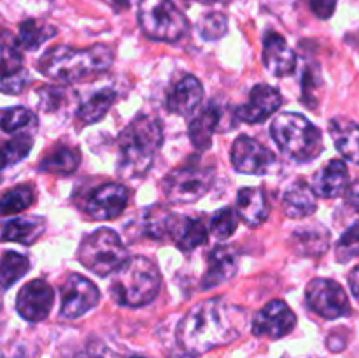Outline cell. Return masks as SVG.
<instances>
[{
    "mask_svg": "<svg viewBox=\"0 0 359 358\" xmlns=\"http://www.w3.org/2000/svg\"><path fill=\"white\" fill-rule=\"evenodd\" d=\"M245 323V312L224 298H210L186 312L177 329V340L186 351L202 354L237 339Z\"/></svg>",
    "mask_w": 359,
    "mask_h": 358,
    "instance_id": "cell-1",
    "label": "cell"
},
{
    "mask_svg": "<svg viewBox=\"0 0 359 358\" xmlns=\"http://www.w3.org/2000/svg\"><path fill=\"white\" fill-rule=\"evenodd\" d=\"M114 55L105 44L76 49L69 46L53 48L39 62V70L44 76L62 83H76L86 77L105 72L111 67Z\"/></svg>",
    "mask_w": 359,
    "mask_h": 358,
    "instance_id": "cell-2",
    "label": "cell"
},
{
    "mask_svg": "<svg viewBox=\"0 0 359 358\" xmlns=\"http://www.w3.org/2000/svg\"><path fill=\"white\" fill-rule=\"evenodd\" d=\"M163 142L160 123L149 116L137 118L119 133V174L123 178H142L153 165Z\"/></svg>",
    "mask_w": 359,
    "mask_h": 358,
    "instance_id": "cell-3",
    "label": "cell"
},
{
    "mask_svg": "<svg viewBox=\"0 0 359 358\" xmlns=\"http://www.w3.org/2000/svg\"><path fill=\"white\" fill-rule=\"evenodd\" d=\"M161 286L156 263L147 256H132L114 272L111 295L114 300L128 307H142L154 300Z\"/></svg>",
    "mask_w": 359,
    "mask_h": 358,
    "instance_id": "cell-4",
    "label": "cell"
},
{
    "mask_svg": "<svg viewBox=\"0 0 359 358\" xmlns=\"http://www.w3.org/2000/svg\"><path fill=\"white\" fill-rule=\"evenodd\" d=\"M270 132L280 151L297 161L314 160L325 147L318 126L298 112H280L272 121Z\"/></svg>",
    "mask_w": 359,
    "mask_h": 358,
    "instance_id": "cell-5",
    "label": "cell"
},
{
    "mask_svg": "<svg viewBox=\"0 0 359 358\" xmlns=\"http://www.w3.org/2000/svg\"><path fill=\"white\" fill-rule=\"evenodd\" d=\"M126 260V248L111 228H98L84 237L79 246V262L100 277L114 274Z\"/></svg>",
    "mask_w": 359,
    "mask_h": 358,
    "instance_id": "cell-6",
    "label": "cell"
},
{
    "mask_svg": "<svg viewBox=\"0 0 359 358\" xmlns=\"http://www.w3.org/2000/svg\"><path fill=\"white\" fill-rule=\"evenodd\" d=\"M139 25L156 41H179L188 32V20L172 0H140Z\"/></svg>",
    "mask_w": 359,
    "mask_h": 358,
    "instance_id": "cell-7",
    "label": "cell"
},
{
    "mask_svg": "<svg viewBox=\"0 0 359 358\" xmlns=\"http://www.w3.org/2000/svg\"><path fill=\"white\" fill-rule=\"evenodd\" d=\"M214 179V168L210 167H182L175 168L163 179V192L170 202L191 204L202 199L209 192Z\"/></svg>",
    "mask_w": 359,
    "mask_h": 358,
    "instance_id": "cell-8",
    "label": "cell"
},
{
    "mask_svg": "<svg viewBox=\"0 0 359 358\" xmlns=\"http://www.w3.org/2000/svg\"><path fill=\"white\" fill-rule=\"evenodd\" d=\"M307 304L316 314L325 319H337L351 312L349 298L337 281L318 277L307 284Z\"/></svg>",
    "mask_w": 359,
    "mask_h": 358,
    "instance_id": "cell-9",
    "label": "cell"
},
{
    "mask_svg": "<svg viewBox=\"0 0 359 358\" xmlns=\"http://www.w3.org/2000/svg\"><path fill=\"white\" fill-rule=\"evenodd\" d=\"M60 297H62V316L67 319H76L79 316L86 314L90 309L100 300V291L86 277L79 274H70L65 283L60 288Z\"/></svg>",
    "mask_w": 359,
    "mask_h": 358,
    "instance_id": "cell-10",
    "label": "cell"
},
{
    "mask_svg": "<svg viewBox=\"0 0 359 358\" xmlns=\"http://www.w3.org/2000/svg\"><path fill=\"white\" fill-rule=\"evenodd\" d=\"M130 192L121 183H105L98 186L84 202L83 211L98 221H109L118 218L128 204Z\"/></svg>",
    "mask_w": 359,
    "mask_h": 358,
    "instance_id": "cell-11",
    "label": "cell"
},
{
    "mask_svg": "<svg viewBox=\"0 0 359 358\" xmlns=\"http://www.w3.org/2000/svg\"><path fill=\"white\" fill-rule=\"evenodd\" d=\"M231 164L242 174L263 175L272 171L276 157L269 147L251 137H238L231 146Z\"/></svg>",
    "mask_w": 359,
    "mask_h": 358,
    "instance_id": "cell-12",
    "label": "cell"
},
{
    "mask_svg": "<svg viewBox=\"0 0 359 358\" xmlns=\"http://www.w3.org/2000/svg\"><path fill=\"white\" fill-rule=\"evenodd\" d=\"M297 325V316L283 300H272L252 319V333L269 339H280L291 333Z\"/></svg>",
    "mask_w": 359,
    "mask_h": 358,
    "instance_id": "cell-13",
    "label": "cell"
},
{
    "mask_svg": "<svg viewBox=\"0 0 359 358\" xmlns=\"http://www.w3.org/2000/svg\"><path fill=\"white\" fill-rule=\"evenodd\" d=\"M55 302V291L44 279H34L25 284L16 298V311L27 321L37 323L48 318Z\"/></svg>",
    "mask_w": 359,
    "mask_h": 358,
    "instance_id": "cell-14",
    "label": "cell"
},
{
    "mask_svg": "<svg viewBox=\"0 0 359 358\" xmlns=\"http://www.w3.org/2000/svg\"><path fill=\"white\" fill-rule=\"evenodd\" d=\"M283 104L279 91L270 84H256L249 93V100L237 109V118L245 123H262Z\"/></svg>",
    "mask_w": 359,
    "mask_h": 358,
    "instance_id": "cell-15",
    "label": "cell"
},
{
    "mask_svg": "<svg viewBox=\"0 0 359 358\" xmlns=\"http://www.w3.org/2000/svg\"><path fill=\"white\" fill-rule=\"evenodd\" d=\"M263 63L270 74L277 77L290 76L297 67V55L286 39L276 32H269L263 42Z\"/></svg>",
    "mask_w": 359,
    "mask_h": 358,
    "instance_id": "cell-16",
    "label": "cell"
},
{
    "mask_svg": "<svg viewBox=\"0 0 359 358\" xmlns=\"http://www.w3.org/2000/svg\"><path fill=\"white\" fill-rule=\"evenodd\" d=\"M203 100V86L195 76H184L172 84L167 95V109L174 114L189 116Z\"/></svg>",
    "mask_w": 359,
    "mask_h": 358,
    "instance_id": "cell-17",
    "label": "cell"
},
{
    "mask_svg": "<svg viewBox=\"0 0 359 358\" xmlns=\"http://www.w3.org/2000/svg\"><path fill=\"white\" fill-rule=\"evenodd\" d=\"M312 188L316 195L323 199H335L347 193L349 186V171L342 160H330L328 165L319 168L312 178Z\"/></svg>",
    "mask_w": 359,
    "mask_h": 358,
    "instance_id": "cell-18",
    "label": "cell"
},
{
    "mask_svg": "<svg viewBox=\"0 0 359 358\" xmlns=\"http://www.w3.org/2000/svg\"><path fill=\"white\" fill-rule=\"evenodd\" d=\"M238 270V256L230 246H217L209 255V265L202 279L203 290H210L230 281Z\"/></svg>",
    "mask_w": 359,
    "mask_h": 358,
    "instance_id": "cell-19",
    "label": "cell"
},
{
    "mask_svg": "<svg viewBox=\"0 0 359 358\" xmlns=\"http://www.w3.org/2000/svg\"><path fill=\"white\" fill-rule=\"evenodd\" d=\"M283 207L286 216L293 220H304V218L312 216L318 209V195L307 183L297 181L287 186L284 192Z\"/></svg>",
    "mask_w": 359,
    "mask_h": 358,
    "instance_id": "cell-20",
    "label": "cell"
},
{
    "mask_svg": "<svg viewBox=\"0 0 359 358\" xmlns=\"http://www.w3.org/2000/svg\"><path fill=\"white\" fill-rule=\"evenodd\" d=\"M237 213L249 227H258L270 214L269 200L262 188H242L237 195Z\"/></svg>",
    "mask_w": 359,
    "mask_h": 358,
    "instance_id": "cell-21",
    "label": "cell"
},
{
    "mask_svg": "<svg viewBox=\"0 0 359 358\" xmlns=\"http://www.w3.org/2000/svg\"><path fill=\"white\" fill-rule=\"evenodd\" d=\"M330 135L333 137L337 150L346 160L359 165V125L344 118H333L330 121Z\"/></svg>",
    "mask_w": 359,
    "mask_h": 358,
    "instance_id": "cell-22",
    "label": "cell"
},
{
    "mask_svg": "<svg viewBox=\"0 0 359 358\" xmlns=\"http://www.w3.org/2000/svg\"><path fill=\"white\" fill-rule=\"evenodd\" d=\"M170 235L181 251H191V249L205 244L207 237H209V230H207L205 223L200 218L177 216Z\"/></svg>",
    "mask_w": 359,
    "mask_h": 358,
    "instance_id": "cell-23",
    "label": "cell"
},
{
    "mask_svg": "<svg viewBox=\"0 0 359 358\" xmlns=\"http://www.w3.org/2000/svg\"><path fill=\"white\" fill-rule=\"evenodd\" d=\"M221 121V112L214 105H209L196 114V118L189 123V139L196 150L203 151L212 142V135Z\"/></svg>",
    "mask_w": 359,
    "mask_h": 358,
    "instance_id": "cell-24",
    "label": "cell"
},
{
    "mask_svg": "<svg viewBox=\"0 0 359 358\" xmlns=\"http://www.w3.org/2000/svg\"><path fill=\"white\" fill-rule=\"evenodd\" d=\"M46 223L42 218H13L4 223L2 235L4 241L21 242V244H34L42 234H44Z\"/></svg>",
    "mask_w": 359,
    "mask_h": 358,
    "instance_id": "cell-25",
    "label": "cell"
},
{
    "mask_svg": "<svg viewBox=\"0 0 359 358\" xmlns=\"http://www.w3.org/2000/svg\"><path fill=\"white\" fill-rule=\"evenodd\" d=\"M81 161V154L76 147L56 146L51 153L46 154L39 164V171L48 174H72Z\"/></svg>",
    "mask_w": 359,
    "mask_h": 358,
    "instance_id": "cell-26",
    "label": "cell"
},
{
    "mask_svg": "<svg viewBox=\"0 0 359 358\" xmlns=\"http://www.w3.org/2000/svg\"><path fill=\"white\" fill-rule=\"evenodd\" d=\"M294 249L304 256H318L326 251L330 242L328 230L325 227H302L293 234Z\"/></svg>",
    "mask_w": 359,
    "mask_h": 358,
    "instance_id": "cell-27",
    "label": "cell"
},
{
    "mask_svg": "<svg viewBox=\"0 0 359 358\" xmlns=\"http://www.w3.org/2000/svg\"><path fill=\"white\" fill-rule=\"evenodd\" d=\"M116 100V91L112 88H104V90L97 91V93L91 95L86 102L81 104V107L77 109V119H79L83 125H93V123L100 121L107 111L111 109V105Z\"/></svg>",
    "mask_w": 359,
    "mask_h": 358,
    "instance_id": "cell-28",
    "label": "cell"
},
{
    "mask_svg": "<svg viewBox=\"0 0 359 358\" xmlns=\"http://www.w3.org/2000/svg\"><path fill=\"white\" fill-rule=\"evenodd\" d=\"M56 35V28L48 23H39L35 20H27L20 25V32H18V42L21 48L28 49V51H35L41 48L46 41Z\"/></svg>",
    "mask_w": 359,
    "mask_h": 358,
    "instance_id": "cell-29",
    "label": "cell"
},
{
    "mask_svg": "<svg viewBox=\"0 0 359 358\" xmlns=\"http://www.w3.org/2000/svg\"><path fill=\"white\" fill-rule=\"evenodd\" d=\"M175 218L177 216H174L170 211L163 209L161 206H156L147 211L146 220H144V230L153 239H161L167 234L170 235L172 227L175 223Z\"/></svg>",
    "mask_w": 359,
    "mask_h": 358,
    "instance_id": "cell-30",
    "label": "cell"
},
{
    "mask_svg": "<svg viewBox=\"0 0 359 358\" xmlns=\"http://www.w3.org/2000/svg\"><path fill=\"white\" fill-rule=\"evenodd\" d=\"M30 270V262L27 256L14 251H4L2 255V288L9 290L20 277Z\"/></svg>",
    "mask_w": 359,
    "mask_h": 358,
    "instance_id": "cell-31",
    "label": "cell"
},
{
    "mask_svg": "<svg viewBox=\"0 0 359 358\" xmlns=\"http://www.w3.org/2000/svg\"><path fill=\"white\" fill-rule=\"evenodd\" d=\"M35 200L34 188L28 185L14 186L7 190L2 197V213L4 214H16L30 207Z\"/></svg>",
    "mask_w": 359,
    "mask_h": 358,
    "instance_id": "cell-32",
    "label": "cell"
},
{
    "mask_svg": "<svg viewBox=\"0 0 359 358\" xmlns=\"http://www.w3.org/2000/svg\"><path fill=\"white\" fill-rule=\"evenodd\" d=\"M32 146H34V139H32L28 133H20V135H14L13 139L7 140L2 147L4 168L11 167V165H16L18 161H21L25 157H28Z\"/></svg>",
    "mask_w": 359,
    "mask_h": 358,
    "instance_id": "cell-33",
    "label": "cell"
},
{
    "mask_svg": "<svg viewBox=\"0 0 359 358\" xmlns=\"http://www.w3.org/2000/svg\"><path fill=\"white\" fill-rule=\"evenodd\" d=\"M20 42L14 41L13 35L9 32H4L2 39V76L9 77L13 74L23 70V56H21L20 49H18Z\"/></svg>",
    "mask_w": 359,
    "mask_h": 358,
    "instance_id": "cell-34",
    "label": "cell"
},
{
    "mask_svg": "<svg viewBox=\"0 0 359 358\" xmlns=\"http://www.w3.org/2000/svg\"><path fill=\"white\" fill-rule=\"evenodd\" d=\"M238 227V213H235L231 207H223V209L216 211L214 216L210 218L209 230L214 237L217 239H228L233 235V232Z\"/></svg>",
    "mask_w": 359,
    "mask_h": 358,
    "instance_id": "cell-35",
    "label": "cell"
},
{
    "mask_svg": "<svg viewBox=\"0 0 359 358\" xmlns=\"http://www.w3.org/2000/svg\"><path fill=\"white\" fill-rule=\"evenodd\" d=\"M359 256V221L351 225L337 242V260L346 263Z\"/></svg>",
    "mask_w": 359,
    "mask_h": 358,
    "instance_id": "cell-36",
    "label": "cell"
},
{
    "mask_svg": "<svg viewBox=\"0 0 359 358\" xmlns=\"http://www.w3.org/2000/svg\"><path fill=\"white\" fill-rule=\"evenodd\" d=\"M35 114L25 107H9L2 112V130L6 133L18 132L21 128L35 125Z\"/></svg>",
    "mask_w": 359,
    "mask_h": 358,
    "instance_id": "cell-37",
    "label": "cell"
},
{
    "mask_svg": "<svg viewBox=\"0 0 359 358\" xmlns=\"http://www.w3.org/2000/svg\"><path fill=\"white\" fill-rule=\"evenodd\" d=\"M200 35L207 41H217L226 34V16L221 13H210L200 20Z\"/></svg>",
    "mask_w": 359,
    "mask_h": 358,
    "instance_id": "cell-38",
    "label": "cell"
},
{
    "mask_svg": "<svg viewBox=\"0 0 359 358\" xmlns=\"http://www.w3.org/2000/svg\"><path fill=\"white\" fill-rule=\"evenodd\" d=\"M28 81V74L25 70H20V72L13 74L9 77H4L2 79V91L4 93H11V95H16L20 93L21 90L25 88Z\"/></svg>",
    "mask_w": 359,
    "mask_h": 358,
    "instance_id": "cell-39",
    "label": "cell"
},
{
    "mask_svg": "<svg viewBox=\"0 0 359 358\" xmlns=\"http://www.w3.org/2000/svg\"><path fill=\"white\" fill-rule=\"evenodd\" d=\"M337 2L339 0H309L312 13L321 18V20H328V18L333 16L337 9Z\"/></svg>",
    "mask_w": 359,
    "mask_h": 358,
    "instance_id": "cell-40",
    "label": "cell"
},
{
    "mask_svg": "<svg viewBox=\"0 0 359 358\" xmlns=\"http://www.w3.org/2000/svg\"><path fill=\"white\" fill-rule=\"evenodd\" d=\"M347 204L354 207L359 213V183L351 185V188L347 190Z\"/></svg>",
    "mask_w": 359,
    "mask_h": 358,
    "instance_id": "cell-41",
    "label": "cell"
},
{
    "mask_svg": "<svg viewBox=\"0 0 359 358\" xmlns=\"http://www.w3.org/2000/svg\"><path fill=\"white\" fill-rule=\"evenodd\" d=\"M349 286H351V291H353L354 297H356L359 300V265L354 267L353 272H351Z\"/></svg>",
    "mask_w": 359,
    "mask_h": 358,
    "instance_id": "cell-42",
    "label": "cell"
},
{
    "mask_svg": "<svg viewBox=\"0 0 359 358\" xmlns=\"http://www.w3.org/2000/svg\"><path fill=\"white\" fill-rule=\"evenodd\" d=\"M76 358H104V357H100L98 353H91V351H83V353L77 354Z\"/></svg>",
    "mask_w": 359,
    "mask_h": 358,
    "instance_id": "cell-43",
    "label": "cell"
},
{
    "mask_svg": "<svg viewBox=\"0 0 359 358\" xmlns=\"http://www.w3.org/2000/svg\"><path fill=\"white\" fill-rule=\"evenodd\" d=\"M172 358H198L196 354L189 353V351H184V353H179V354H174Z\"/></svg>",
    "mask_w": 359,
    "mask_h": 358,
    "instance_id": "cell-44",
    "label": "cell"
},
{
    "mask_svg": "<svg viewBox=\"0 0 359 358\" xmlns=\"http://www.w3.org/2000/svg\"><path fill=\"white\" fill-rule=\"evenodd\" d=\"M112 4H116L118 7H128L130 0H112Z\"/></svg>",
    "mask_w": 359,
    "mask_h": 358,
    "instance_id": "cell-45",
    "label": "cell"
},
{
    "mask_svg": "<svg viewBox=\"0 0 359 358\" xmlns=\"http://www.w3.org/2000/svg\"><path fill=\"white\" fill-rule=\"evenodd\" d=\"M133 358H142V357H133Z\"/></svg>",
    "mask_w": 359,
    "mask_h": 358,
    "instance_id": "cell-46",
    "label": "cell"
}]
</instances>
